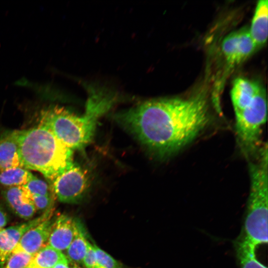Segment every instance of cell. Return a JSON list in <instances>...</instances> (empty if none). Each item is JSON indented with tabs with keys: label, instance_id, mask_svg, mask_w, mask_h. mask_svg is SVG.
<instances>
[{
	"label": "cell",
	"instance_id": "10",
	"mask_svg": "<svg viewBox=\"0 0 268 268\" xmlns=\"http://www.w3.org/2000/svg\"><path fill=\"white\" fill-rule=\"evenodd\" d=\"M77 220L66 214H61L53 223L47 245L61 251L66 250L76 232Z\"/></svg>",
	"mask_w": 268,
	"mask_h": 268
},
{
	"label": "cell",
	"instance_id": "1",
	"mask_svg": "<svg viewBox=\"0 0 268 268\" xmlns=\"http://www.w3.org/2000/svg\"><path fill=\"white\" fill-rule=\"evenodd\" d=\"M117 122L154 155L169 157L194 140L210 121L204 95L145 101L116 115Z\"/></svg>",
	"mask_w": 268,
	"mask_h": 268
},
{
	"label": "cell",
	"instance_id": "14",
	"mask_svg": "<svg viewBox=\"0 0 268 268\" xmlns=\"http://www.w3.org/2000/svg\"><path fill=\"white\" fill-rule=\"evenodd\" d=\"M268 1H258L249 31L257 49L265 44L268 39Z\"/></svg>",
	"mask_w": 268,
	"mask_h": 268
},
{
	"label": "cell",
	"instance_id": "17",
	"mask_svg": "<svg viewBox=\"0 0 268 268\" xmlns=\"http://www.w3.org/2000/svg\"><path fill=\"white\" fill-rule=\"evenodd\" d=\"M88 242L85 230L81 223L77 221L76 232L66 250L67 259L76 264L82 263L86 253Z\"/></svg>",
	"mask_w": 268,
	"mask_h": 268
},
{
	"label": "cell",
	"instance_id": "19",
	"mask_svg": "<svg viewBox=\"0 0 268 268\" xmlns=\"http://www.w3.org/2000/svg\"><path fill=\"white\" fill-rule=\"evenodd\" d=\"M98 268H123V266L109 254L100 249L95 244H93Z\"/></svg>",
	"mask_w": 268,
	"mask_h": 268
},
{
	"label": "cell",
	"instance_id": "23",
	"mask_svg": "<svg viewBox=\"0 0 268 268\" xmlns=\"http://www.w3.org/2000/svg\"><path fill=\"white\" fill-rule=\"evenodd\" d=\"M82 263L86 268H98L94 247L89 241L87 243L86 253Z\"/></svg>",
	"mask_w": 268,
	"mask_h": 268
},
{
	"label": "cell",
	"instance_id": "15",
	"mask_svg": "<svg viewBox=\"0 0 268 268\" xmlns=\"http://www.w3.org/2000/svg\"><path fill=\"white\" fill-rule=\"evenodd\" d=\"M234 244L240 268H267L257 259L256 248L247 241L241 233Z\"/></svg>",
	"mask_w": 268,
	"mask_h": 268
},
{
	"label": "cell",
	"instance_id": "2",
	"mask_svg": "<svg viewBox=\"0 0 268 268\" xmlns=\"http://www.w3.org/2000/svg\"><path fill=\"white\" fill-rule=\"evenodd\" d=\"M17 136L23 167L39 172L51 183L73 162V150L41 126L17 131Z\"/></svg>",
	"mask_w": 268,
	"mask_h": 268
},
{
	"label": "cell",
	"instance_id": "8",
	"mask_svg": "<svg viewBox=\"0 0 268 268\" xmlns=\"http://www.w3.org/2000/svg\"><path fill=\"white\" fill-rule=\"evenodd\" d=\"M53 212V209L52 208L26 222L0 229V268L12 254L24 234L29 229L52 216Z\"/></svg>",
	"mask_w": 268,
	"mask_h": 268
},
{
	"label": "cell",
	"instance_id": "13",
	"mask_svg": "<svg viewBox=\"0 0 268 268\" xmlns=\"http://www.w3.org/2000/svg\"><path fill=\"white\" fill-rule=\"evenodd\" d=\"M23 167L19 155L17 131L5 133L0 137V171Z\"/></svg>",
	"mask_w": 268,
	"mask_h": 268
},
{
	"label": "cell",
	"instance_id": "18",
	"mask_svg": "<svg viewBox=\"0 0 268 268\" xmlns=\"http://www.w3.org/2000/svg\"><path fill=\"white\" fill-rule=\"evenodd\" d=\"M34 175L29 170L21 167L0 171V185L6 187L23 186Z\"/></svg>",
	"mask_w": 268,
	"mask_h": 268
},
{
	"label": "cell",
	"instance_id": "21",
	"mask_svg": "<svg viewBox=\"0 0 268 268\" xmlns=\"http://www.w3.org/2000/svg\"><path fill=\"white\" fill-rule=\"evenodd\" d=\"M23 187L32 195L47 196L51 195L47 183L35 176Z\"/></svg>",
	"mask_w": 268,
	"mask_h": 268
},
{
	"label": "cell",
	"instance_id": "9",
	"mask_svg": "<svg viewBox=\"0 0 268 268\" xmlns=\"http://www.w3.org/2000/svg\"><path fill=\"white\" fill-rule=\"evenodd\" d=\"M54 220L55 218L50 217L26 231L12 254L24 253L34 255L46 246Z\"/></svg>",
	"mask_w": 268,
	"mask_h": 268
},
{
	"label": "cell",
	"instance_id": "11",
	"mask_svg": "<svg viewBox=\"0 0 268 268\" xmlns=\"http://www.w3.org/2000/svg\"><path fill=\"white\" fill-rule=\"evenodd\" d=\"M2 195L15 214L28 220L33 217L36 209L31 194L23 186L6 187Z\"/></svg>",
	"mask_w": 268,
	"mask_h": 268
},
{
	"label": "cell",
	"instance_id": "20",
	"mask_svg": "<svg viewBox=\"0 0 268 268\" xmlns=\"http://www.w3.org/2000/svg\"><path fill=\"white\" fill-rule=\"evenodd\" d=\"M33 256L24 253H13L1 268H28Z\"/></svg>",
	"mask_w": 268,
	"mask_h": 268
},
{
	"label": "cell",
	"instance_id": "5",
	"mask_svg": "<svg viewBox=\"0 0 268 268\" xmlns=\"http://www.w3.org/2000/svg\"><path fill=\"white\" fill-rule=\"evenodd\" d=\"M236 131L240 146L246 155H253L259 144L262 129L267 119V98L263 88L251 103L235 114Z\"/></svg>",
	"mask_w": 268,
	"mask_h": 268
},
{
	"label": "cell",
	"instance_id": "16",
	"mask_svg": "<svg viewBox=\"0 0 268 268\" xmlns=\"http://www.w3.org/2000/svg\"><path fill=\"white\" fill-rule=\"evenodd\" d=\"M67 258L62 252L46 245L33 256L28 268H53Z\"/></svg>",
	"mask_w": 268,
	"mask_h": 268
},
{
	"label": "cell",
	"instance_id": "12",
	"mask_svg": "<svg viewBox=\"0 0 268 268\" xmlns=\"http://www.w3.org/2000/svg\"><path fill=\"white\" fill-rule=\"evenodd\" d=\"M262 89L263 87L255 81L243 77L236 78L230 92L235 114L249 105Z\"/></svg>",
	"mask_w": 268,
	"mask_h": 268
},
{
	"label": "cell",
	"instance_id": "4",
	"mask_svg": "<svg viewBox=\"0 0 268 268\" xmlns=\"http://www.w3.org/2000/svg\"><path fill=\"white\" fill-rule=\"evenodd\" d=\"M256 161L250 162V189L241 233L255 248L267 244L268 239V149H261Z\"/></svg>",
	"mask_w": 268,
	"mask_h": 268
},
{
	"label": "cell",
	"instance_id": "3",
	"mask_svg": "<svg viewBox=\"0 0 268 268\" xmlns=\"http://www.w3.org/2000/svg\"><path fill=\"white\" fill-rule=\"evenodd\" d=\"M106 111L101 104L92 100H88L82 116L63 107L50 106L40 111L39 125L50 131L70 149H80L92 140L97 120Z\"/></svg>",
	"mask_w": 268,
	"mask_h": 268
},
{
	"label": "cell",
	"instance_id": "6",
	"mask_svg": "<svg viewBox=\"0 0 268 268\" xmlns=\"http://www.w3.org/2000/svg\"><path fill=\"white\" fill-rule=\"evenodd\" d=\"M54 195L65 203L77 202L88 190L89 178L86 171L72 162L51 183Z\"/></svg>",
	"mask_w": 268,
	"mask_h": 268
},
{
	"label": "cell",
	"instance_id": "7",
	"mask_svg": "<svg viewBox=\"0 0 268 268\" xmlns=\"http://www.w3.org/2000/svg\"><path fill=\"white\" fill-rule=\"evenodd\" d=\"M221 50L227 63L234 66L244 61L257 48L249 28L244 27L227 35L222 41Z\"/></svg>",
	"mask_w": 268,
	"mask_h": 268
},
{
	"label": "cell",
	"instance_id": "24",
	"mask_svg": "<svg viewBox=\"0 0 268 268\" xmlns=\"http://www.w3.org/2000/svg\"><path fill=\"white\" fill-rule=\"evenodd\" d=\"M53 268H79L76 264L67 258L58 263Z\"/></svg>",
	"mask_w": 268,
	"mask_h": 268
},
{
	"label": "cell",
	"instance_id": "22",
	"mask_svg": "<svg viewBox=\"0 0 268 268\" xmlns=\"http://www.w3.org/2000/svg\"><path fill=\"white\" fill-rule=\"evenodd\" d=\"M31 199L37 210L43 213L53 208L54 199L52 195L47 196L32 195Z\"/></svg>",
	"mask_w": 268,
	"mask_h": 268
},
{
	"label": "cell",
	"instance_id": "25",
	"mask_svg": "<svg viewBox=\"0 0 268 268\" xmlns=\"http://www.w3.org/2000/svg\"><path fill=\"white\" fill-rule=\"evenodd\" d=\"M8 218L5 212L0 207V229L7 224Z\"/></svg>",
	"mask_w": 268,
	"mask_h": 268
}]
</instances>
